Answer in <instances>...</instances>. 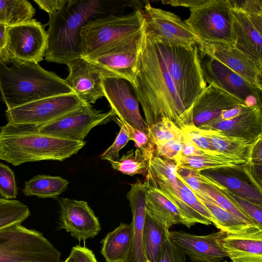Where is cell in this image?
<instances>
[{"instance_id":"1","label":"cell","mask_w":262,"mask_h":262,"mask_svg":"<svg viewBox=\"0 0 262 262\" xmlns=\"http://www.w3.org/2000/svg\"><path fill=\"white\" fill-rule=\"evenodd\" d=\"M148 128L168 118L181 129L193 125L167 70L157 43L147 30L138 70L130 84Z\"/></svg>"},{"instance_id":"2","label":"cell","mask_w":262,"mask_h":262,"mask_svg":"<svg viewBox=\"0 0 262 262\" xmlns=\"http://www.w3.org/2000/svg\"><path fill=\"white\" fill-rule=\"evenodd\" d=\"M139 1L68 0L67 4L49 17L45 60L68 63L81 57L80 31L90 20L110 14H121L126 7L138 8Z\"/></svg>"},{"instance_id":"3","label":"cell","mask_w":262,"mask_h":262,"mask_svg":"<svg viewBox=\"0 0 262 262\" xmlns=\"http://www.w3.org/2000/svg\"><path fill=\"white\" fill-rule=\"evenodd\" d=\"M39 126L7 123L0 127V159L19 166L43 160L62 161L76 154L84 141L58 138L41 133Z\"/></svg>"},{"instance_id":"4","label":"cell","mask_w":262,"mask_h":262,"mask_svg":"<svg viewBox=\"0 0 262 262\" xmlns=\"http://www.w3.org/2000/svg\"><path fill=\"white\" fill-rule=\"evenodd\" d=\"M74 93L55 73L38 63L11 59L0 63V94L7 109L42 98Z\"/></svg>"},{"instance_id":"5","label":"cell","mask_w":262,"mask_h":262,"mask_svg":"<svg viewBox=\"0 0 262 262\" xmlns=\"http://www.w3.org/2000/svg\"><path fill=\"white\" fill-rule=\"evenodd\" d=\"M152 36L179 96L191 119V107L207 86L200 64L198 43L172 44L161 41Z\"/></svg>"},{"instance_id":"6","label":"cell","mask_w":262,"mask_h":262,"mask_svg":"<svg viewBox=\"0 0 262 262\" xmlns=\"http://www.w3.org/2000/svg\"><path fill=\"white\" fill-rule=\"evenodd\" d=\"M146 26L143 9L92 19L80 31L81 57L86 58L126 39Z\"/></svg>"},{"instance_id":"7","label":"cell","mask_w":262,"mask_h":262,"mask_svg":"<svg viewBox=\"0 0 262 262\" xmlns=\"http://www.w3.org/2000/svg\"><path fill=\"white\" fill-rule=\"evenodd\" d=\"M60 254L42 233L21 224L0 230V262H61Z\"/></svg>"},{"instance_id":"8","label":"cell","mask_w":262,"mask_h":262,"mask_svg":"<svg viewBox=\"0 0 262 262\" xmlns=\"http://www.w3.org/2000/svg\"><path fill=\"white\" fill-rule=\"evenodd\" d=\"M184 21L200 43H223L233 46L231 7L228 0H209L190 9Z\"/></svg>"},{"instance_id":"9","label":"cell","mask_w":262,"mask_h":262,"mask_svg":"<svg viewBox=\"0 0 262 262\" xmlns=\"http://www.w3.org/2000/svg\"><path fill=\"white\" fill-rule=\"evenodd\" d=\"M146 28L147 25L137 34L84 58L100 73L103 78H122L132 84Z\"/></svg>"},{"instance_id":"10","label":"cell","mask_w":262,"mask_h":262,"mask_svg":"<svg viewBox=\"0 0 262 262\" xmlns=\"http://www.w3.org/2000/svg\"><path fill=\"white\" fill-rule=\"evenodd\" d=\"M47 37L42 25L33 18L8 27L0 63L7 65L11 59L38 63L45 57Z\"/></svg>"},{"instance_id":"11","label":"cell","mask_w":262,"mask_h":262,"mask_svg":"<svg viewBox=\"0 0 262 262\" xmlns=\"http://www.w3.org/2000/svg\"><path fill=\"white\" fill-rule=\"evenodd\" d=\"M85 103L75 93L47 97L7 109L9 123L42 126L79 109Z\"/></svg>"},{"instance_id":"12","label":"cell","mask_w":262,"mask_h":262,"mask_svg":"<svg viewBox=\"0 0 262 262\" xmlns=\"http://www.w3.org/2000/svg\"><path fill=\"white\" fill-rule=\"evenodd\" d=\"M176 161L154 155L149 160L145 180L157 188L177 208L183 225L188 228L196 223L210 225L212 223L184 204L179 194Z\"/></svg>"},{"instance_id":"13","label":"cell","mask_w":262,"mask_h":262,"mask_svg":"<svg viewBox=\"0 0 262 262\" xmlns=\"http://www.w3.org/2000/svg\"><path fill=\"white\" fill-rule=\"evenodd\" d=\"M199 52L206 84L227 92L244 102L247 106H261V91L221 62L199 50Z\"/></svg>"},{"instance_id":"14","label":"cell","mask_w":262,"mask_h":262,"mask_svg":"<svg viewBox=\"0 0 262 262\" xmlns=\"http://www.w3.org/2000/svg\"><path fill=\"white\" fill-rule=\"evenodd\" d=\"M115 116L112 110L102 112L87 104L47 124L39 126L43 134L58 138L84 141L90 130L95 126L105 124Z\"/></svg>"},{"instance_id":"15","label":"cell","mask_w":262,"mask_h":262,"mask_svg":"<svg viewBox=\"0 0 262 262\" xmlns=\"http://www.w3.org/2000/svg\"><path fill=\"white\" fill-rule=\"evenodd\" d=\"M143 8L147 30L157 39L182 45L198 43L197 38L185 22L174 13L154 7L148 2Z\"/></svg>"},{"instance_id":"16","label":"cell","mask_w":262,"mask_h":262,"mask_svg":"<svg viewBox=\"0 0 262 262\" xmlns=\"http://www.w3.org/2000/svg\"><path fill=\"white\" fill-rule=\"evenodd\" d=\"M102 86L115 115L148 135L147 125L140 114L139 102L131 91L130 83L122 78H103Z\"/></svg>"},{"instance_id":"17","label":"cell","mask_w":262,"mask_h":262,"mask_svg":"<svg viewBox=\"0 0 262 262\" xmlns=\"http://www.w3.org/2000/svg\"><path fill=\"white\" fill-rule=\"evenodd\" d=\"M59 205L60 229L79 241L93 238L101 230L98 217L85 201L62 198Z\"/></svg>"},{"instance_id":"18","label":"cell","mask_w":262,"mask_h":262,"mask_svg":"<svg viewBox=\"0 0 262 262\" xmlns=\"http://www.w3.org/2000/svg\"><path fill=\"white\" fill-rule=\"evenodd\" d=\"M225 234L221 230L205 235L170 231L172 242L193 262H218L228 257L221 243Z\"/></svg>"},{"instance_id":"19","label":"cell","mask_w":262,"mask_h":262,"mask_svg":"<svg viewBox=\"0 0 262 262\" xmlns=\"http://www.w3.org/2000/svg\"><path fill=\"white\" fill-rule=\"evenodd\" d=\"M234 47L262 67V15H248L231 8Z\"/></svg>"},{"instance_id":"20","label":"cell","mask_w":262,"mask_h":262,"mask_svg":"<svg viewBox=\"0 0 262 262\" xmlns=\"http://www.w3.org/2000/svg\"><path fill=\"white\" fill-rule=\"evenodd\" d=\"M199 50L221 62L248 82L262 90L261 71L253 59L234 46L223 43L198 44Z\"/></svg>"},{"instance_id":"21","label":"cell","mask_w":262,"mask_h":262,"mask_svg":"<svg viewBox=\"0 0 262 262\" xmlns=\"http://www.w3.org/2000/svg\"><path fill=\"white\" fill-rule=\"evenodd\" d=\"M67 65L69 73L64 80L82 100L92 104L104 97L102 86L103 77L89 61L80 57Z\"/></svg>"},{"instance_id":"22","label":"cell","mask_w":262,"mask_h":262,"mask_svg":"<svg viewBox=\"0 0 262 262\" xmlns=\"http://www.w3.org/2000/svg\"><path fill=\"white\" fill-rule=\"evenodd\" d=\"M238 105H246L227 92L209 85L191 107L192 124L196 127H200L217 119L222 111Z\"/></svg>"},{"instance_id":"23","label":"cell","mask_w":262,"mask_h":262,"mask_svg":"<svg viewBox=\"0 0 262 262\" xmlns=\"http://www.w3.org/2000/svg\"><path fill=\"white\" fill-rule=\"evenodd\" d=\"M256 142L262 139L261 106H251L241 115L229 120L216 119L198 127Z\"/></svg>"},{"instance_id":"24","label":"cell","mask_w":262,"mask_h":262,"mask_svg":"<svg viewBox=\"0 0 262 262\" xmlns=\"http://www.w3.org/2000/svg\"><path fill=\"white\" fill-rule=\"evenodd\" d=\"M147 190L145 182L137 181L131 184L126 196L132 213L133 234L129 255L127 262H145L143 231L146 212V195Z\"/></svg>"},{"instance_id":"25","label":"cell","mask_w":262,"mask_h":262,"mask_svg":"<svg viewBox=\"0 0 262 262\" xmlns=\"http://www.w3.org/2000/svg\"><path fill=\"white\" fill-rule=\"evenodd\" d=\"M221 243L231 262H262V227L240 234H225Z\"/></svg>"},{"instance_id":"26","label":"cell","mask_w":262,"mask_h":262,"mask_svg":"<svg viewBox=\"0 0 262 262\" xmlns=\"http://www.w3.org/2000/svg\"><path fill=\"white\" fill-rule=\"evenodd\" d=\"M133 226L121 223L103 238L101 253L106 262H127L130 250Z\"/></svg>"},{"instance_id":"27","label":"cell","mask_w":262,"mask_h":262,"mask_svg":"<svg viewBox=\"0 0 262 262\" xmlns=\"http://www.w3.org/2000/svg\"><path fill=\"white\" fill-rule=\"evenodd\" d=\"M146 212L167 229L182 224L183 220L176 206L145 180Z\"/></svg>"},{"instance_id":"28","label":"cell","mask_w":262,"mask_h":262,"mask_svg":"<svg viewBox=\"0 0 262 262\" xmlns=\"http://www.w3.org/2000/svg\"><path fill=\"white\" fill-rule=\"evenodd\" d=\"M200 173L234 193L262 207V192L250 182L230 174L229 169L205 170Z\"/></svg>"},{"instance_id":"29","label":"cell","mask_w":262,"mask_h":262,"mask_svg":"<svg viewBox=\"0 0 262 262\" xmlns=\"http://www.w3.org/2000/svg\"><path fill=\"white\" fill-rule=\"evenodd\" d=\"M198 129L218 151L245 160L250 164L253 150L259 141L252 142L218 131Z\"/></svg>"},{"instance_id":"30","label":"cell","mask_w":262,"mask_h":262,"mask_svg":"<svg viewBox=\"0 0 262 262\" xmlns=\"http://www.w3.org/2000/svg\"><path fill=\"white\" fill-rule=\"evenodd\" d=\"M198 199L213 216L214 225L227 234H240L254 228L246 224L236 217L219 206L211 198L204 193L192 190Z\"/></svg>"},{"instance_id":"31","label":"cell","mask_w":262,"mask_h":262,"mask_svg":"<svg viewBox=\"0 0 262 262\" xmlns=\"http://www.w3.org/2000/svg\"><path fill=\"white\" fill-rule=\"evenodd\" d=\"M170 235L164 227L146 212L143 231V248L145 262H156L162 248Z\"/></svg>"},{"instance_id":"32","label":"cell","mask_w":262,"mask_h":262,"mask_svg":"<svg viewBox=\"0 0 262 262\" xmlns=\"http://www.w3.org/2000/svg\"><path fill=\"white\" fill-rule=\"evenodd\" d=\"M69 183L61 177L38 174L25 182L23 192L27 196L55 199L67 189Z\"/></svg>"},{"instance_id":"33","label":"cell","mask_w":262,"mask_h":262,"mask_svg":"<svg viewBox=\"0 0 262 262\" xmlns=\"http://www.w3.org/2000/svg\"><path fill=\"white\" fill-rule=\"evenodd\" d=\"M175 161L180 167L199 171L220 169H241L249 164L242 159L210 156L179 157Z\"/></svg>"},{"instance_id":"34","label":"cell","mask_w":262,"mask_h":262,"mask_svg":"<svg viewBox=\"0 0 262 262\" xmlns=\"http://www.w3.org/2000/svg\"><path fill=\"white\" fill-rule=\"evenodd\" d=\"M35 9L27 0H0V23L11 26L33 19Z\"/></svg>"},{"instance_id":"35","label":"cell","mask_w":262,"mask_h":262,"mask_svg":"<svg viewBox=\"0 0 262 262\" xmlns=\"http://www.w3.org/2000/svg\"><path fill=\"white\" fill-rule=\"evenodd\" d=\"M150 159L137 148L127 151L117 161H110L114 170L123 174L133 176L142 174L146 177L149 168Z\"/></svg>"},{"instance_id":"36","label":"cell","mask_w":262,"mask_h":262,"mask_svg":"<svg viewBox=\"0 0 262 262\" xmlns=\"http://www.w3.org/2000/svg\"><path fill=\"white\" fill-rule=\"evenodd\" d=\"M30 214L28 206L19 201L0 198V230L21 224Z\"/></svg>"},{"instance_id":"37","label":"cell","mask_w":262,"mask_h":262,"mask_svg":"<svg viewBox=\"0 0 262 262\" xmlns=\"http://www.w3.org/2000/svg\"><path fill=\"white\" fill-rule=\"evenodd\" d=\"M148 136L155 146L174 140L185 141L187 139L183 130L168 118H164L151 125L148 128Z\"/></svg>"},{"instance_id":"38","label":"cell","mask_w":262,"mask_h":262,"mask_svg":"<svg viewBox=\"0 0 262 262\" xmlns=\"http://www.w3.org/2000/svg\"><path fill=\"white\" fill-rule=\"evenodd\" d=\"M211 198L219 206L230 213L246 224L253 227H261L255 223L226 196L213 187L203 183L201 191Z\"/></svg>"},{"instance_id":"39","label":"cell","mask_w":262,"mask_h":262,"mask_svg":"<svg viewBox=\"0 0 262 262\" xmlns=\"http://www.w3.org/2000/svg\"><path fill=\"white\" fill-rule=\"evenodd\" d=\"M113 119L117 123L123 125L130 139L135 143V146L149 159L155 154V145L151 141L148 134L136 129L126 122L114 116Z\"/></svg>"},{"instance_id":"40","label":"cell","mask_w":262,"mask_h":262,"mask_svg":"<svg viewBox=\"0 0 262 262\" xmlns=\"http://www.w3.org/2000/svg\"><path fill=\"white\" fill-rule=\"evenodd\" d=\"M186 137L199 148L211 156L239 159L218 151L211 144L209 140L193 125L187 126L182 129Z\"/></svg>"},{"instance_id":"41","label":"cell","mask_w":262,"mask_h":262,"mask_svg":"<svg viewBox=\"0 0 262 262\" xmlns=\"http://www.w3.org/2000/svg\"><path fill=\"white\" fill-rule=\"evenodd\" d=\"M18 188L14 171L7 165L0 162V195L13 200L17 195Z\"/></svg>"},{"instance_id":"42","label":"cell","mask_w":262,"mask_h":262,"mask_svg":"<svg viewBox=\"0 0 262 262\" xmlns=\"http://www.w3.org/2000/svg\"><path fill=\"white\" fill-rule=\"evenodd\" d=\"M118 124L120 127V131L112 144L100 156L102 160L108 161L118 160L120 158L119 151L130 140L124 126L120 124Z\"/></svg>"},{"instance_id":"43","label":"cell","mask_w":262,"mask_h":262,"mask_svg":"<svg viewBox=\"0 0 262 262\" xmlns=\"http://www.w3.org/2000/svg\"><path fill=\"white\" fill-rule=\"evenodd\" d=\"M156 262H186V255L171 241L167 238Z\"/></svg>"},{"instance_id":"44","label":"cell","mask_w":262,"mask_h":262,"mask_svg":"<svg viewBox=\"0 0 262 262\" xmlns=\"http://www.w3.org/2000/svg\"><path fill=\"white\" fill-rule=\"evenodd\" d=\"M185 141L174 140L155 145V155L175 161L177 156L183 147Z\"/></svg>"},{"instance_id":"45","label":"cell","mask_w":262,"mask_h":262,"mask_svg":"<svg viewBox=\"0 0 262 262\" xmlns=\"http://www.w3.org/2000/svg\"><path fill=\"white\" fill-rule=\"evenodd\" d=\"M177 176L192 190L201 191L203 183L199 178V171L192 170L177 165Z\"/></svg>"},{"instance_id":"46","label":"cell","mask_w":262,"mask_h":262,"mask_svg":"<svg viewBox=\"0 0 262 262\" xmlns=\"http://www.w3.org/2000/svg\"><path fill=\"white\" fill-rule=\"evenodd\" d=\"M232 8L248 15H262V2L260 0H228Z\"/></svg>"},{"instance_id":"47","label":"cell","mask_w":262,"mask_h":262,"mask_svg":"<svg viewBox=\"0 0 262 262\" xmlns=\"http://www.w3.org/2000/svg\"><path fill=\"white\" fill-rule=\"evenodd\" d=\"M70 254L75 262H98L93 251L85 246L73 247Z\"/></svg>"},{"instance_id":"48","label":"cell","mask_w":262,"mask_h":262,"mask_svg":"<svg viewBox=\"0 0 262 262\" xmlns=\"http://www.w3.org/2000/svg\"><path fill=\"white\" fill-rule=\"evenodd\" d=\"M34 2L40 9L48 13L50 17L64 7L68 0H34Z\"/></svg>"},{"instance_id":"49","label":"cell","mask_w":262,"mask_h":262,"mask_svg":"<svg viewBox=\"0 0 262 262\" xmlns=\"http://www.w3.org/2000/svg\"><path fill=\"white\" fill-rule=\"evenodd\" d=\"M209 156L206 152L196 146L187 138L184 142L183 147L176 158L179 157ZM176 160V159H175Z\"/></svg>"},{"instance_id":"50","label":"cell","mask_w":262,"mask_h":262,"mask_svg":"<svg viewBox=\"0 0 262 262\" xmlns=\"http://www.w3.org/2000/svg\"><path fill=\"white\" fill-rule=\"evenodd\" d=\"M209 0H170L162 1L164 5H170L172 6H181L188 7L190 9L199 7L207 3Z\"/></svg>"},{"instance_id":"51","label":"cell","mask_w":262,"mask_h":262,"mask_svg":"<svg viewBox=\"0 0 262 262\" xmlns=\"http://www.w3.org/2000/svg\"><path fill=\"white\" fill-rule=\"evenodd\" d=\"M251 106L238 105L222 112L217 119L229 120L235 118L247 111Z\"/></svg>"},{"instance_id":"52","label":"cell","mask_w":262,"mask_h":262,"mask_svg":"<svg viewBox=\"0 0 262 262\" xmlns=\"http://www.w3.org/2000/svg\"><path fill=\"white\" fill-rule=\"evenodd\" d=\"M8 28L7 25L0 23V53L6 45Z\"/></svg>"},{"instance_id":"53","label":"cell","mask_w":262,"mask_h":262,"mask_svg":"<svg viewBox=\"0 0 262 262\" xmlns=\"http://www.w3.org/2000/svg\"><path fill=\"white\" fill-rule=\"evenodd\" d=\"M63 262H75L72 256L70 254Z\"/></svg>"},{"instance_id":"54","label":"cell","mask_w":262,"mask_h":262,"mask_svg":"<svg viewBox=\"0 0 262 262\" xmlns=\"http://www.w3.org/2000/svg\"><path fill=\"white\" fill-rule=\"evenodd\" d=\"M218 262H229V261H228L227 260H225V261H218Z\"/></svg>"}]
</instances>
